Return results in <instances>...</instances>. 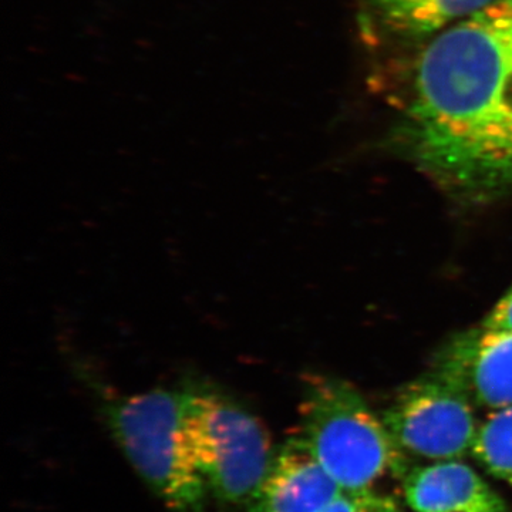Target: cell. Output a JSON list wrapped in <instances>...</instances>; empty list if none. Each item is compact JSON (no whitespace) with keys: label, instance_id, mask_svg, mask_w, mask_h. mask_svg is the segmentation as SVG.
<instances>
[{"label":"cell","instance_id":"cell-4","mask_svg":"<svg viewBox=\"0 0 512 512\" xmlns=\"http://www.w3.org/2000/svg\"><path fill=\"white\" fill-rule=\"evenodd\" d=\"M181 434L208 490L228 504H248L274 461L264 423L205 383L184 384Z\"/></svg>","mask_w":512,"mask_h":512},{"label":"cell","instance_id":"cell-9","mask_svg":"<svg viewBox=\"0 0 512 512\" xmlns=\"http://www.w3.org/2000/svg\"><path fill=\"white\" fill-rule=\"evenodd\" d=\"M494 0H363L367 26L379 35L423 42L480 12Z\"/></svg>","mask_w":512,"mask_h":512},{"label":"cell","instance_id":"cell-2","mask_svg":"<svg viewBox=\"0 0 512 512\" xmlns=\"http://www.w3.org/2000/svg\"><path fill=\"white\" fill-rule=\"evenodd\" d=\"M298 437L343 491H377L387 477L404 478L409 458L362 393L339 377H305Z\"/></svg>","mask_w":512,"mask_h":512},{"label":"cell","instance_id":"cell-7","mask_svg":"<svg viewBox=\"0 0 512 512\" xmlns=\"http://www.w3.org/2000/svg\"><path fill=\"white\" fill-rule=\"evenodd\" d=\"M340 491L301 437L295 436L275 454L247 512H320Z\"/></svg>","mask_w":512,"mask_h":512},{"label":"cell","instance_id":"cell-10","mask_svg":"<svg viewBox=\"0 0 512 512\" xmlns=\"http://www.w3.org/2000/svg\"><path fill=\"white\" fill-rule=\"evenodd\" d=\"M470 454L488 474L512 487V406L488 412Z\"/></svg>","mask_w":512,"mask_h":512},{"label":"cell","instance_id":"cell-11","mask_svg":"<svg viewBox=\"0 0 512 512\" xmlns=\"http://www.w3.org/2000/svg\"><path fill=\"white\" fill-rule=\"evenodd\" d=\"M320 512H397V505L379 491L342 490Z\"/></svg>","mask_w":512,"mask_h":512},{"label":"cell","instance_id":"cell-3","mask_svg":"<svg viewBox=\"0 0 512 512\" xmlns=\"http://www.w3.org/2000/svg\"><path fill=\"white\" fill-rule=\"evenodd\" d=\"M184 390L103 394V413L124 456L174 512H205L207 484L181 434Z\"/></svg>","mask_w":512,"mask_h":512},{"label":"cell","instance_id":"cell-8","mask_svg":"<svg viewBox=\"0 0 512 512\" xmlns=\"http://www.w3.org/2000/svg\"><path fill=\"white\" fill-rule=\"evenodd\" d=\"M403 493L414 512H510L503 498L460 460L410 470Z\"/></svg>","mask_w":512,"mask_h":512},{"label":"cell","instance_id":"cell-1","mask_svg":"<svg viewBox=\"0 0 512 512\" xmlns=\"http://www.w3.org/2000/svg\"><path fill=\"white\" fill-rule=\"evenodd\" d=\"M423 46L394 137L404 156L456 200L512 194V0Z\"/></svg>","mask_w":512,"mask_h":512},{"label":"cell","instance_id":"cell-5","mask_svg":"<svg viewBox=\"0 0 512 512\" xmlns=\"http://www.w3.org/2000/svg\"><path fill=\"white\" fill-rule=\"evenodd\" d=\"M474 410L466 394L430 370L397 393L382 420L404 456L436 463L471 453L480 426Z\"/></svg>","mask_w":512,"mask_h":512},{"label":"cell","instance_id":"cell-6","mask_svg":"<svg viewBox=\"0 0 512 512\" xmlns=\"http://www.w3.org/2000/svg\"><path fill=\"white\" fill-rule=\"evenodd\" d=\"M431 370L466 394L476 409L512 406V330L480 325L457 333L437 353Z\"/></svg>","mask_w":512,"mask_h":512},{"label":"cell","instance_id":"cell-12","mask_svg":"<svg viewBox=\"0 0 512 512\" xmlns=\"http://www.w3.org/2000/svg\"><path fill=\"white\" fill-rule=\"evenodd\" d=\"M481 325L485 328L512 330V286L504 293Z\"/></svg>","mask_w":512,"mask_h":512}]
</instances>
